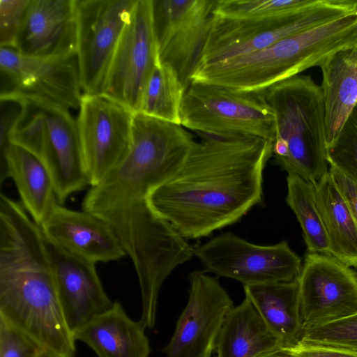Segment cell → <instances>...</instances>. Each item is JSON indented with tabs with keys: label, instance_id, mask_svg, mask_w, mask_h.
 Listing matches in <instances>:
<instances>
[{
	"label": "cell",
	"instance_id": "6da1fadb",
	"mask_svg": "<svg viewBox=\"0 0 357 357\" xmlns=\"http://www.w3.org/2000/svg\"><path fill=\"white\" fill-rule=\"evenodd\" d=\"M181 125L136 112L130 148L97 185L89 187L82 209L106 222L135 267L147 307L158 304L172 271L194 256L192 248L149 202L150 193L182 167L195 143Z\"/></svg>",
	"mask_w": 357,
	"mask_h": 357
},
{
	"label": "cell",
	"instance_id": "7a4b0ae2",
	"mask_svg": "<svg viewBox=\"0 0 357 357\" xmlns=\"http://www.w3.org/2000/svg\"><path fill=\"white\" fill-rule=\"evenodd\" d=\"M186 161L149 196L152 208L185 239L240 220L263 199V172L273 142L257 137L197 132Z\"/></svg>",
	"mask_w": 357,
	"mask_h": 357
},
{
	"label": "cell",
	"instance_id": "3957f363",
	"mask_svg": "<svg viewBox=\"0 0 357 357\" xmlns=\"http://www.w3.org/2000/svg\"><path fill=\"white\" fill-rule=\"evenodd\" d=\"M0 318L56 357H75L45 236L19 203L0 210Z\"/></svg>",
	"mask_w": 357,
	"mask_h": 357
},
{
	"label": "cell",
	"instance_id": "277c9868",
	"mask_svg": "<svg viewBox=\"0 0 357 357\" xmlns=\"http://www.w3.org/2000/svg\"><path fill=\"white\" fill-rule=\"evenodd\" d=\"M357 43V11L282 39L249 54L197 68L192 81L262 91L319 66L337 51Z\"/></svg>",
	"mask_w": 357,
	"mask_h": 357
},
{
	"label": "cell",
	"instance_id": "5b68a950",
	"mask_svg": "<svg viewBox=\"0 0 357 357\" xmlns=\"http://www.w3.org/2000/svg\"><path fill=\"white\" fill-rule=\"evenodd\" d=\"M266 97L275 117V162L288 174L317 183L329 170L321 86L298 75L268 87Z\"/></svg>",
	"mask_w": 357,
	"mask_h": 357
},
{
	"label": "cell",
	"instance_id": "8992f818",
	"mask_svg": "<svg viewBox=\"0 0 357 357\" xmlns=\"http://www.w3.org/2000/svg\"><path fill=\"white\" fill-rule=\"evenodd\" d=\"M22 96L24 108L11 142L43 160L51 175L56 201L63 205L71 195L90 186L77 119L69 109L47 99Z\"/></svg>",
	"mask_w": 357,
	"mask_h": 357
},
{
	"label": "cell",
	"instance_id": "52a82bcc",
	"mask_svg": "<svg viewBox=\"0 0 357 357\" xmlns=\"http://www.w3.org/2000/svg\"><path fill=\"white\" fill-rule=\"evenodd\" d=\"M266 90L238 91L192 81L181 107V125L218 136H250L274 143L276 123Z\"/></svg>",
	"mask_w": 357,
	"mask_h": 357
},
{
	"label": "cell",
	"instance_id": "ba28073f",
	"mask_svg": "<svg viewBox=\"0 0 357 357\" xmlns=\"http://www.w3.org/2000/svg\"><path fill=\"white\" fill-rule=\"evenodd\" d=\"M356 11L357 0H317L298 11L268 20L214 15L197 68L261 50L282 39Z\"/></svg>",
	"mask_w": 357,
	"mask_h": 357
},
{
	"label": "cell",
	"instance_id": "9c48e42d",
	"mask_svg": "<svg viewBox=\"0 0 357 357\" xmlns=\"http://www.w3.org/2000/svg\"><path fill=\"white\" fill-rule=\"evenodd\" d=\"M194 255L206 271L243 285L293 281L302 268L301 258L286 241L260 245L231 232L194 248Z\"/></svg>",
	"mask_w": 357,
	"mask_h": 357
},
{
	"label": "cell",
	"instance_id": "30bf717a",
	"mask_svg": "<svg viewBox=\"0 0 357 357\" xmlns=\"http://www.w3.org/2000/svg\"><path fill=\"white\" fill-rule=\"evenodd\" d=\"M217 0H151L160 63L175 71L185 91L211 29Z\"/></svg>",
	"mask_w": 357,
	"mask_h": 357
},
{
	"label": "cell",
	"instance_id": "8fae6325",
	"mask_svg": "<svg viewBox=\"0 0 357 357\" xmlns=\"http://www.w3.org/2000/svg\"><path fill=\"white\" fill-rule=\"evenodd\" d=\"M138 0H76V54L85 93H101Z\"/></svg>",
	"mask_w": 357,
	"mask_h": 357
},
{
	"label": "cell",
	"instance_id": "7c38bea8",
	"mask_svg": "<svg viewBox=\"0 0 357 357\" xmlns=\"http://www.w3.org/2000/svg\"><path fill=\"white\" fill-rule=\"evenodd\" d=\"M133 115L127 107L102 93H83L77 123L90 187L128 153Z\"/></svg>",
	"mask_w": 357,
	"mask_h": 357
},
{
	"label": "cell",
	"instance_id": "4fadbf2b",
	"mask_svg": "<svg viewBox=\"0 0 357 357\" xmlns=\"http://www.w3.org/2000/svg\"><path fill=\"white\" fill-rule=\"evenodd\" d=\"M151 0H138L121 37L101 93L134 113L146 82L160 63L153 31Z\"/></svg>",
	"mask_w": 357,
	"mask_h": 357
},
{
	"label": "cell",
	"instance_id": "5bb4252c",
	"mask_svg": "<svg viewBox=\"0 0 357 357\" xmlns=\"http://www.w3.org/2000/svg\"><path fill=\"white\" fill-rule=\"evenodd\" d=\"M298 282L303 331L357 312V273L335 257L308 252Z\"/></svg>",
	"mask_w": 357,
	"mask_h": 357
},
{
	"label": "cell",
	"instance_id": "9a60e30c",
	"mask_svg": "<svg viewBox=\"0 0 357 357\" xmlns=\"http://www.w3.org/2000/svg\"><path fill=\"white\" fill-rule=\"evenodd\" d=\"M0 94L36 96L68 109L79 107L83 89L76 53L44 59L0 47Z\"/></svg>",
	"mask_w": 357,
	"mask_h": 357
},
{
	"label": "cell",
	"instance_id": "2e32d148",
	"mask_svg": "<svg viewBox=\"0 0 357 357\" xmlns=\"http://www.w3.org/2000/svg\"><path fill=\"white\" fill-rule=\"evenodd\" d=\"M188 303L179 316L174 333L162 349L167 357H211L233 301L218 278L194 271Z\"/></svg>",
	"mask_w": 357,
	"mask_h": 357
},
{
	"label": "cell",
	"instance_id": "e0dca14e",
	"mask_svg": "<svg viewBox=\"0 0 357 357\" xmlns=\"http://www.w3.org/2000/svg\"><path fill=\"white\" fill-rule=\"evenodd\" d=\"M44 236L64 316L74 335L108 311L114 301L105 291L96 264L69 252Z\"/></svg>",
	"mask_w": 357,
	"mask_h": 357
},
{
	"label": "cell",
	"instance_id": "ac0fdd59",
	"mask_svg": "<svg viewBox=\"0 0 357 357\" xmlns=\"http://www.w3.org/2000/svg\"><path fill=\"white\" fill-rule=\"evenodd\" d=\"M76 0H30L13 48L36 58L76 53Z\"/></svg>",
	"mask_w": 357,
	"mask_h": 357
},
{
	"label": "cell",
	"instance_id": "d6986e66",
	"mask_svg": "<svg viewBox=\"0 0 357 357\" xmlns=\"http://www.w3.org/2000/svg\"><path fill=\"white\" fill-rule=\"evenodd\" d=\"M40 228L46 237L69 252L96 264L127 256L112 228L84 210L57 202Z\"/></svg>",
	"mask_w": 357,
	"mask_h": 357
},
{
	"label": "cell",
	"instance_id": "ffe728a7",
	"mask_svg": "<svg viewBox=\"0 0 357 357\" xmlns=\"http://www.w3.org/2000/svg\"><path fill=\"white\" fill-rule=\"evenodd\" d=\"M145 326L134 321L121 303L98 316L74 334L75 340L89 347L98 357H149L150 342Z\"/></svg>",
	"mask_w": 357,
	"mask_h": 357
},
{
	"label": "cell",
	"instance_id": "44dd1931",
	"mask_svg": "<svg viewBox=\"0 0 357 357\" xmlns=\"http://www.w3.org/2000/svg\"><path fill=\"white\" fill-rule=\"evenodd\" d=\"M319 67L327 147L336 140L357 104V43L333 53Z\"/></svg>",
	"mask_w": 357,
	"mask_h": 357
},
{
	"label": "cell",
	"instance_id": "7402d4cb",
	"mask_svg": "<svg viewBox=\"0 0 357 357\" xmlns=\"http://www.w3.org/2000/svg\"><path fill=\"white\" fill-rule=\"evenodd\" d=\"M1 183L7 177L14 181L20 203L38 226L46 220L57 203L51 175L36 155L12 143L1 158Z\"/></svg>",
	"mask_w": 357,
	"mask_h": 357
},
{
	"label": "cell",
	"instance_id": "603a6c76",
	"mask_svg": "<svg viewBox=\"0 0 357 357\" xmlns=\"http://www.w3.org/2000/svg\"><path fill=\"white\" fill-rule=\"evenodd\" d=\"M245 298L255 307L282 348L295 344L303 334L298 278L243 285Z\"/></svg>",
	"mask_w": 357,
	"mask_h": 357
},
{
	"label": "cell",
	"instance_id": "cb8c5ba5",
	"mask_svg": "<svg viewBox=\"0 0 357 357\" xmlns=\"http://www.w3.org/2000/svg\"><path fill=\"white\" fill-rule=\"evenodd\" d=\"M280 348L279 340L245 298L226 315L214 350L216 357H261Z\"/></svg>",
	"mask_w": 357,
	"mask_h": 357
},
{
	"label": "cell",
	"instance_id": "d4e9b609",
	"mask_svg": "<svg viewBox=\"0 0 357 357\" xmlns=\"http://www.w3.org/2000/svg\"><path fill=\"white\" fill-rule=\"evenodd\" d=\"M329 243V255L357 268V220L329 172L313 184Z\"/></svg>",
	"mask_w": 357,
	"mask_h": 357
},
{
	"label": "cell",
	"instance_id": "484cf974",
	"mask_svg": "<svg viewBox=\"0 0 357 357\" xmlns=\"http://www.w3.org/2000/svg\"><path fill=\"white\" fill-rule=\"evenodd\" d=\"M287 183L286 201L300 223L309 253L329 255L328 236L314 185L296 174H288Z\"/></svg>",
	"mask_w": 357,
	"mask_h": 357
},
{
	"label": "cell",
	"instance_id": "4316f807",
	"mask_svg": "<svg viewBox=\"0 0 357 357\" xmlns=\"http://www.w3.org/2000/svg\"><path fill=\"white\" fill-rule=\"evenodd\" d=\"M185 89L169 65L159 63L145 86L137 112L181 125Z\"/></svg>",
	"mask_w": 357,
	"mask_h": 357
},
{
	"label": "cell",
	"instance_id": "83f0119b",
	"mask_svg": "<svg viewBox=\"0 0 357 357\" xmlns=\"http://www.w3.org/2000/svg\"><path fill=\"white\" fill-rule=\"evenodd\" d=\"M317 0H217L214 15L235 20H261L284 16Z\"/></svg>",
	"mask_w": 357,
	"mask_h": 357
},
{
	"label": "cell",
	"instance_id": "f1b7e54d",
	"mask_svg": "<svg viewBox=\"0 0 357 357\" xmlns=\"http://www.w3.org/2000/svg\"><path fill=\"white\" fill-rule=\"evenodd\" d=\"M296 343L357 352V312L304 331Z\"/></svg>",
	"mask_w": 357,
	"mask_h": 357
},
{
	"label": "cell",
	"instance_id": "f546056e",
	"mask_svg": "<svg viewBox=\"0 0 357 357\" xmlns=\"http://www.w3.org/2000/svg\"><path fill=\"white\" fill-rule=\"evenodd\" d=\"M328 165L357 180V104L336 140L326 147Z\"/></svg>",
	"mask_w": 357,
	"mask_h": 357
},
{
	"label": "cell",
	"instance_id": "4dcf8cb0",
	"mask_svg": "<svg viewBox=\"0 0 357 357\" xmlns=\"http://www.w3.org/2000/svg\"><path fill=\"white\" fill-rule=\"evenodd\" d=\"M45 352L36 341L0 318V357H40Z\"/></svg>",
	"mask_w": 357,
	"mask_h": 357
},
{
	"label": "cell",
	"instance_id": "1f68e13d",
	"mask_svg": "<svg viewBox=\"0 0 357 357\" xmlns=\"http://www.w3.org/2000/svg\"><path fill=\"white\" fill-rule=\"evenodd\" d=\"M24 104L20 93L0 94V152L3 157L11 145V135L22 115Z\"/></svg>",
	"mask_w": 357,
	"mask_h": 357
},
{
	"label": "cell",
	"instance_id": "d6a6232c",
	"mask_svg": "<svg viewBox=\"0 0 357 357\" xmlns=\"http://www.w3.org/2000/svg\"><path fill=\"white\" fill-rule=\"evenodd\" d=\"M30 0H0V47H14Z\"/></svg>",
	"mask_w": 357,
	"mask_h": 357
},
{
	"label": "cell",
	"instance_id": "836d02e7",
	"mask_svg": "<svg viewBox=\"0 0 357 357\" xmlns=\"http://www.w3.org/2000/svg\"><path fill=\"white\" fill-rule=\"evenodd\" d=\"M328 172L357 220V180L333 166L330 165Z\"/></svg>",
	"mask_w": 357,
	"mask_h": 357
},
{
	"label": "cell",
	"instance_id": "e575fe53",
	"mask_svg": "<svg viewBox=\"0 0 357 357\" xmlns=\"http://www.w3.org/2000/svg\"><path fill=\"white\" fill-rule=\"evenodd\" d=\"M283 349L294 357H357V352L353 351L299 343Z\"/></svg>",
	"mask_w": 357,
	"mask_h": 357
},
{
	"label": "cell",
	"instance_id": "d590c367",
	"mask_svg": "<svg viewBox=\"0 0 357 357\" xmlns=\"http://www.w3.org/2000/svg\"><path fill=\"white\" fill-rule=\"evenodd\" d=\"M261 357H294L283 348H280L273 352Z\"/></svg>",
	"mask_w": 357,
	"mask_h": 357
},
{
	"label": "cell",
	"instance_id": "8d00e7d4",
	"mask_svg": "<svg viewBox=\"0 0 357 357\" xmlns=\"http://www.w3.org/2000/svg\"><path fill=\"white\" fill-rule=\"evenodd\" d=\"M40 357H56V356H54V355H52V354L45 351V353H43L41 355Z\"/></svg>",
	"mask_w": 357,
	"mask_h": 357
}]
</instances>
